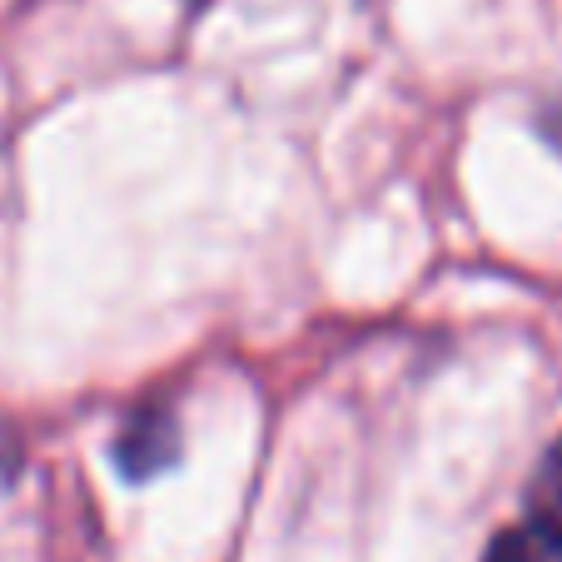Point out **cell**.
I'll return each instance as SVG.
<instances>
[{"label": "cell", "mask_w": 562, "mask_h": 562, "mask_svg": "<svg viewBox=\"0 0 562 562\" xmlns=\"http://www.w3.org/2000/svg\"><path fill=\"white\" fill-rule=\"evenodd\" d=\"M483 562H562V548L552 538H542L532 522H522V528H503L488 542V558Z\"/></svg>", "instance_id": "3957f363"}, {"label": "cell", "mask_w": 562, "mask_h": 562, "mask_svg": "<svg viewBox=\"0 0 562 562\" xmlns=\"http://www.w3.org/2000/svg\"><path fill=\"white\" fill-rule=\"evenodd\" d=\"M528 522L552 538L562 548V438L542 453L538 473H532V488H528Z\"/></svg>", "instance_id": "7a4b0ae2"}, {"label": "cell", "mask_w": 562, "mask_h": 562, "mask_svg": "<svg viewBox=\"0 0 562 562\" xmlns=\"http://www.w3.org/2000/svg\"><path fill=\"white\" fill-rule=\"evenodd\" d=\"M548 135L562 139V110H552V115H548Z\"/></svg>", "instance_id": "277c9868"}, {"label": "cell", "mask_w": 562, "mask_h": 562, "mask_svg": "<svg viewBox=\"0 0 562 562\" xmlns=\"http://www.w3.org/2000/svg\"><path fill=\"white\" fill-rule=\"evenodd\" d=\"M180 458V424H175L170 408H135V414L125 418V428H120L115 438V463L120 473L130 477V483H145V477L165 473V468Z\"/></svg>", "instance_id": "6da1fadb"}]
</instances>
